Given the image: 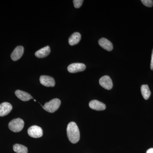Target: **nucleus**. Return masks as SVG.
I'll use <instances>...</instances> for the list:
<instances>
[{"label":"nucleus","mask_w":153,"mask_h":153,"mask_svg":"<svg viewBox=\"0 0 153 153\" xmlns=\"http://www.w3.org/2000/svg\"><path fill=\"white\" fill-rule=\"evenodd\" d=\"M141 1L145 6L151 7L153 5V1L152 0H142Z\"/></svg>","instance_id":"17"},{"label":"nucleus","mask_w":153,"mask_h":153,"mask_svg":"<svg viewBox=\"0 0 153 153\" xmlns=\"http://www.w3.org/2000/svg\"><path fill=\"white\" fill-rule=\"evenodd\" d=\"M73 1L74 7L76 8H79L82 6L83 1V0H74Z\"/></svg>","instance_id":"18"},{"label":"nucleus","mask_w":153,"mask_h":153,"mask_svg":"<svg viewBox=\"0 0 153 153\" xmlns=\"http://www.w3.org/2000/svg\"><path fill=\"white\" fill-rule=\"evenodd\" d=\"M146 153H153V148H151L148 149Z\"/></svg>","instance_id":"20"},{"label":"nucleus","mask_w":153,"mask_h":153,"mask_svg":"<svg viewBox=\"0 0 153 153\" xmlns=\"http://www.w3.org/2000/svg\"><path fill=\"white\" fill-rule=\"evenodd\" d=\"M13 109L10 103L4 102L0 104V117L5 116L8 114Z\"/></svg>","instance_id":"8"},{"label":"nucleus","mask_w":153,"mask_h":153,"mask_svg":"<svg viewBox=\"0 0 153 153\" xmlns=\"http://www.w3.org/2000/svg\"><path fill=\"white\" fill-rule=\"evenodd\" d=\"M141 91L143 97L145 100H148L151 95V91L148 85H143L141 87Z\"/></svg>","instance_id":"15"},{"label":"nucleus","mask_w":153,"mask_h":153,"mask_svg":"<svg viewBox=\"0 0 153 153\" xmlns=\"http://www.w3.org/2000/svg\"><path fill=\"white\" fill-rule=\"evenodd\" d=\"M67 137L70 142L76 143L80 138V133L77 125L74 122L69 123L67 127Z\"/></svg>","instance_id":"1"},{"label":"nucleus","mask_w":153,"mask_h":153,"mask_svg":"<svg viewBox=\"0 0 153 153\" xmlns=\"http://www.w3.org/2000/svg\"><path fill=\"white\" fill-rule=\"evenodd\" d=\"M150 67L151 70L153 71V49L152 52V58H151V62Z\"/></svg>","instance_id":"19"},{"label":"nucleus","mask_w":153,"mask_h":153,"mask_svg":"<svg viewBox=\"0 0 153 153\" xmlns=\"http://www.w3.org/2000/svg\"><path fill=\"white\" fill-rule=\"evenodd\" d=\"M28 134L32 137L38 138L43 136V130L38 126H32L28 129Z\"/></svg>","instance_id":"4"},{"label":"nucleus","mask_w":153,"mask_h":153,"mask_svg":"<svg viewBox=\"0 0 153 153\" xmlns=\"http://www.w3.org/2000/svg\"><path fill=\"white\" fill-rule=\"evenodd\" d=\"M40 81L41 84L47 87H54L55 84V79L53 77L46 75L40 76Z\"/></svg>","instance_id":"7"},{"label":"nucleus","mask_w":153,"mask_h":153,"mask_svg":"<svg viewBox=\"0 0 153 153\" xmlns=\"http://www.w3.org/2000/svg\"><path fill=\"white\" fill-rule=\"evenodd\" d=\"M25 123L21 118L15 119L11 120L9 123L10 129L14 132H19L24 128Z\"/></svg>","instance_id":"3"},{"label":"nucleus","mask_w":153,"mask_h":153,"mask_svg":"<svg viewBox=\"0 0 153 153\" xmlns=\"http://www.w3.org/2000/svg\"><path fill=\"white\" fill-rule=\"evenodd\" d=\"M50 52H51V49L50 47L47 46L37 51L35 53V55L38 58H44L47 57L50 54Z\"/></svg>","instance_id":"13"},{"label":"nucleus","mask_w":153,"mask_h":153,"mask_svg":"<svg viewBox=\"0 0 153 153\" xmlns=\"http://www.w3.org/2000/svg\"><path fill=\"white\" fill-rule=\"evenodd\" d=\"M34 101H35V102H36V100H34Z\"/></svg>","instance_id":"21"},{"label":"nucleus","mask_w":153,"mask_h":153,"mask_svg":"<svg viewBox=\"0 0 153 153\" xmlns=\"http://www.w3.org/2000/svg\"><path fill=\"white\" fill-rule=\"evenodd\" d=\"M89 106L91 109L96 111H103L106 108L105 104L95 100H91L89 102Z\"/></svg>","instance_id":"10"},{"label":"nucleus","mask_w":153,"mask_h":153,"mask_svg":"<svg viewBox=\"0 0 153 153\" xmlns=\"http://www.w3.org/2000/svg\"><path fill=\"white\" fill-rule=\"evenodd\" d=\"M80 33L76 32L72 34L68 39V43L71 46H74L78 44L81 40Z\"/></svg>","instance_id":"14"},{"label":"nucleus","mask_w":153,"mask_h":153,"mask_svg":"<svg viewBox=\"0 0 153 153\" xmlns=\"http://www.w3.org/2000/svg\"><path fill=\"white\" fill-rule=\"evenodd\" d=\"M61 101L59 99L55 98L45 103L43 108L47 112H55L60 107Z\"/></svg>","instance_id":"2"},{"label":"nucleus","mask_w":153,"mask_h":153,"mask_svg":"<svg viewBox=\"0 0 153 153\" xmlns=\"http://www.w3.org/2000/svg\"><path fill=\"white\" fill-rule=\"evenodd\" d=\"M24 48L22 46H18L14 49L11 55V58L13 61H17L22 57L24 54Z\"/></svg>","instance_id":"9"},{"label":"nucleus","mask_w":153,"mask_h":153,"mask_svg":"<svg viewBox=\"0 0 153 153\" xmlns=\"http://www.w3.org/2000/svg\"><path fill=\"white\" fill-rule=\"evenodd\" d=\"M98 43L100 47L107 51H111L113 48L112 43L106 38H101L99 40Z\"/></svg>","instance_id":"11"},{"label":"nucleus","mask_w":153,"mask_h":153,"mask_svg":"<svg viewBox=\"0 0 153 153\" xmlns=\"http://www.w3.org/2000/svg\"><path fill=\"white\" fill-rule=\"evenodd\" d=\"M14 152L17 153H27V148L23 145L16 144L13 146Z\"/></svg>","instance_id":"16"},{"label":"nucleus","mask_w":153,"mask_h":153,"mask_svg":"<svg viewBox=\"0 0 153 153\" xmlns=\"http://www.w3.org/2000/svg\"><path fill=\"white\" fill-rule=\"evenodd\" d=\"M99 83L102 87L107 90H110L112 88L113 82L110 77L105 75L101 77L99 80Z\"/></svg>","instance_id":"6"},{"label":"nucleus","mask_w":153,"mask_h":153,"mask_svg":"<svg viewBox=\"0 0 153 153\" xmlns=\"http://www.w3.org/2000/svg\"><path fill=\"white\" fill-rule=\"evenodd\" d=\"M86 68L85 64L82 63H73L68 66L67 69L70 73H75L84 71Z\"/></svg>","instance_id":"5"},{"label":"nucleus","mask_w":153,"mask_h":153,"mask_svg":"<svg viewBox=\"0 0 153 153\" xmlns=\"http://www.w3.org/2000/svg\"><path fill=\"white\" fill-rule=\"evenodd\" d=\"M15 94L19 99L23 101H27L33 98L30 94L23 91L18 90L15 91Z\"/></svg>","instance_id":"12"}]
</instances>
